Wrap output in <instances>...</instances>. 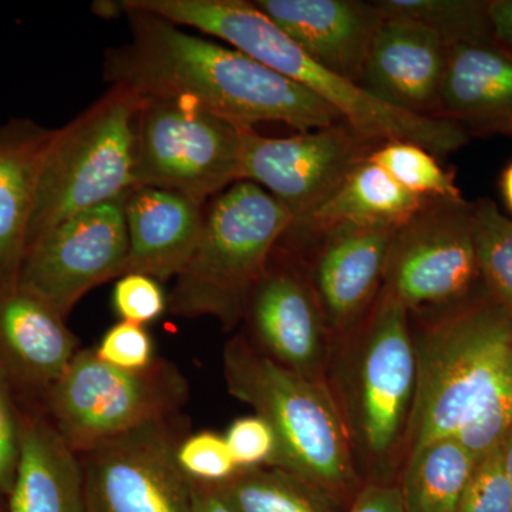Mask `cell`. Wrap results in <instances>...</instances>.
I'll use <instances>...</instances> for the list:
<instances>
[{
    "label": "cell",
    "mask_w": 512,
    "mask_h": 512,
    "mask_svg": "<svg viewBox=\"0 0 512 512\" xmlns=\"http://www.w3.org/2000/svg\"><path fill=\"white\" fill-rule=\"evenodd\" d=\"M480 286L470 202L431 200L394 231L383 288L409 313L439 318L488 296Z\"/></svg>",
    "instance_id": "10"
},
{
    "label": "cell",
    "mask_w": 512,
    "mask_h": 512,
    "mask_svg": "<svg viewBox=\"0 0 512 512\" xmlns=\"http://www.w3.org/2000/svg\"><path fill=\"white\" fill-rule=\"evenodd\" d=\"M436 116L512 131V53L498 45L448 47Z\"/></svg>",
    "instance_id": "21"
},
{
    "label": "cell",
    "mask_w": 512,
    "mask_h": 512,
    "mask_svg": "<svg viewBox=\"0 0 512 512\" xmlns=\"http://www.w3.org/2000/svg\"><path fill=\"white\" fill-rule=\"evenodd\" d=\"M430 201L404 190L367 157L308 220L286 234H320L338 225L396 231L413 220Z\"/></svg>",
    "instance_id": "23"
},
{
    "label": "cell",
    "mask_w": 512,
    "mask_h": 512,
    "mask_svg": "<svg viewBox=\"0 0 512 512\" xmlns=\"http://www.w3.org/2000/svg\"><path fill=\"white\" fill-rule=\"evenodd\" d=\"M212 487L235 512H348L328 491L285 468L241 470Z\"/></svg>",
    "instance_id": "25"
},
{
    "label": "cell",
    "mask_w": 512,
    "mask_h": 512,
    "mask_svg": "<svg viewBox=\"0 0 512 512\" xmlns=\"http://www.w3.org/2000/svg\"><path fill=\"white\" fill-rule=\"evenodd\" d=\"M20 440L8 512H86L82 461L56 427L26 419Z\"/></svg>",
    "instance_id": "22"
},
{
    "label": "cell",
    "mask_w": 512,
    "mask_h": 512,
    "mask_svg": "<svg viewBox=\"0 0 512 512\" xmlns=\"http://www.w3.org/2000/svg\"><path fill=\"white\" fill-rule=\"evenodd\" d=\"M141 103L133 90L111 86L76 119L56 128L40 170L26 252L74 215L133 190Z\"/></svg>",
    "instance_id": "7"
},
{
    "label": "cell",
    "mask_w": 512,
    "mask_h": 512,
    "mask_svg": "<svg viewBox=\"0 0 512 512\" xmlns=\"http://www.w3.org/2000/svg\"><path fill=\"white\" fill-rule=\"evenodd\" d=\"M348 512H404L397 483L363 485Z\"/></svg>",
    "instance_id": "36"
},
{
    "label": "cell",
    "mask_w": 512,
    "mask_h": 512,
    "mask_svg": "<svg viewBox=\"0 0 512 512\" xmlns=\"http://www.w3.org/2000/svg\"><path fill=\"white\" fill-rule=\"evenodd\" d=\"M447 56L446 43L433 30L414 20L384 18L357 84L393 109L436 116Z\"/></svg>",
    "instance_id": "16"
},
{
    "label": "cell",
    "mask_w": 512,
    "mask_h": 512,
    "mask_svg": "<svg viewBox=\"0 0 512 512\" xmlns=\"http://www.w3.org/2000/svg\"><path fill=\"white\" fill-rule=\"evenodd\" d=\"M167 420L83 453L86 512H194V481L177 463Z\"/></svg>",
    "instance_id": "13"
},
{
    "label": "cell",
    "mask_w": 512,
    "mask_h": 512,
    "mask_svg": "<svg viewBox=\"0 0 512 512\" xmlns=\"http://www.w3.org/2000/svg\"><path fill=\"white\" fill-rule=\"evenodd\" d=\"M0 512H3V508L2 507H0Z\"/></svg>",
    "instance_id": "41"
},
{
    "label": "cell",
    "mask_w": 512,
    "mask_h": 512,
    "mask_svg": "<svg viewBox=\"0 0 512 512\" xmlns=\"http://www.w3.org/2000/svg\"><path fill=\"white\" fill-rule=\"evenodd\" d=\"M490 19L495 43L512 53V0H491Z\"/></svg>",
    "instance_id": "37"
},
{
    "label": "cell",
    "mask_w": 512,
    "mask_h": 512,
    "mask_svg": "<svg viewBox=\"0 0 512 512\" xmlns=\"http://www.w3.org/2000/svg\"><path fill=\"white\" fill-rule=\"evenodd\" d=\"M457 512H512V485L505 476L501 447L477 461Z\"/></svg>",
    "instance_id": "31"
},
{
    "label": "cell",
    "mask_w": 512,
    "mask_h": 512,
    "mask_svg": "<svg viewBox=\"0 0 512 512\" xmlns=\"http://www.w3.org/2000/svg\"><path fill=\"white\" fill-rule=\"evenodd\" d=\"M417 387L407 454L456 437L512 369V313L484 296L416 335Z\"/></svg>",
    "instance_id": "5"
},
{
    "label": "cell",
    "mask_w": 512,
    "mask_h": 512,
    "mask_svg": "<svg viewBox=\"0 0 512 512\" xmlns=\"http://www.w3.org/2000/svg\"><path fill=\"white\" fill-rule=\"evenodd\" d=\"M126 198L74 215L28 249L18 285L63 318L104 282L124 275L128 255Z\"/></svg>",
    "instance_id": "12"
},
{
    "label": "cell",
    "mask_w": 512,
    "mask_h": 512,
    "mask_svg": "<svg viewBox=\"0 0 512 512\" xmlns=\"http://www.w3.org/2000/svg\"><path fill=\"white\" fill-rule=\"evenodd\" d=\"M328 386L363 484H396L407 453L417 357L410 313L387 289L359 328L333 345Z\"/></svg>",
    "instance_id": "3"
},
{
    "label": "cell",
    "mask_w": 512,
    "mask_h": 512,
    "mask_svg": "<svg viewBox=\"0 0 512 512\" xmlns=\"http://www.w3.org/2000/svg\"><path fill=\"white\" fill-rule=\"evenodd\" d=\"M22 421L16 416L9 377L0 367V498H8L15 484L20 458Z\"/></svg>",
    "instance_id": "35"
},
{
    "label": "cell",
    "mask_w": 512,
    "mask_h": 512,
    "mask_svg": "<svg viewBox=\"0 0 512 512\" xmlns=\"http://www.w3.org/2000/svg\"><path fill=\"white\" fill-rule=\"evenodd\" d=\"M62 315L18 284L0 285V367L30 386L52 387L79 352Z\"/></svg>",
    "instance_id": "19"
},
{
    "label": "cell",
    "mask_w": 512,
    "mask_h": 512,
    "mask_svg": "<svg viewBox=\"0 0 512 512\" xmlns=\"http://www.w3.org/2000/svg\"><path fill=\"white\" fill-rule=\"evenodd\" d=\"M292 222L288 208L251 181L221 192L205 211L190 262L175 278L170 311L183 318L211 316L234 329Z\"/></svg>",
    "instance_id": "6"
},
{
    "label": "cell",
    "mask_w": 512,
    "mask_h": 512,
    "mask_svg": "<svg viewBox=\"0 0 512 512\" xmlns=\"http://www.w3.org/2000/svg\"><path fill=\"white\" fill-rule=\"evenodd\" d=\"M178 466L194 483L217 485L238 473L227 441L214 431L192 434L175 451Z\"/></svg>",
    "instance_id": "30"
},
{
    "label": "cell",
    "mask_w": 512,
    "mask_h": 512,
    "mask_svg": "<svg viewBox=\"0 0 512 512\" xmlns=\"http://www.w3.org/2000/svg\"><path fill=\"white\" fill-rule=\"evenodd\" d=\"M476 466L454 437L410 451L397 478L404 512H457Z\"/></svg>",
    "instance_id": "24"
},
{
    "label": "cell",
    "mask_w": 512,
    "mask_h": 512,
    "mask_svg": "<svg viewBox=\"0 0 512 512\" xmlns=\"http://www.w3.org/2000/svg\"><path fill=\"white\" fill-rule=\"evenodd\" d=\"M178 26L200 30L281 73L326 101L359 136L382 144L410 141L447 156L468 143L467 128L436 116H417L387 106L302 52L254 2L247 0H124Z\"/></svg>",
    "instance_id": "2"
},
{
    "label": "cell",
    "mask_w": 512,
    "mask_h": 512,
    "mask_svg": "<svg viewBox=\"0 0 512 512\" xmlns=\"http://www.w3.org/2000/svg\"><path fill=\"white\" fill-rule=\"evenodd\" d=\"M49 390L57 431L83 454L138 427L167 420L187 399L188 384L167 360L130 372L84 349Z\"/></svg>",
    "instance_id": "8"
},
{
    "label": "cell",
    "mask_w": 512,
    "mask_h": 512,
    "mask_svg": "<svg viewBox=\"0 0 512 512\" xmlns=\"http://www.w3.org/2000/svg\"><path fill=\"white\" fill-rule=\"evenodd\" d=\"M501 192L507 207L512 211V163L503 171L501 175Z\"/></svg>",
    "instance_id": "40"
},
{
    "label": "cell",
    "mask_w": 512,
    "mask_h": 512,
    "mask_svg": "<svg viewBox=\"0 0 512 512\" xmlns=\"http://www.w3.org/2000/svg\"><path fill=\"white\" fill-rule=\"evenodd\" d=\"M194 512H235L210 484L194 483Z\"/></svg>",
    "instance_id": "38"
},
{
    "label": "cell",
    "mask_w": 512,
    "mask_h": 512,
    "mask_svg": "<svg viewBox=\"0 0 512 512\" xmlns=\"http://www.w3.org/2000/svg\"><path fill=\"white\" fill-rule=\"evenodd\" d=\"M501 457H503V467L505 476L512 485V430L508 434L507 439L501 444Z\"/></svg>",
    "instance_id": "39"
},
{
    "label": "cell",
    "mask_w": 512,
    "mask_h": 512,
    "mask_svg": "<svg viewBox=\"0 0 512 512\" xmlns=\"http://www.w3.org/2000/svg\"><path fill=\"white\" fill-rule=\"evenodd\" d=\"M473 235L478 266L488 298L512 313V220L497 204H473Z\"/></svg>",
    "instance_id": "28"
},
{
    "label": "cell",
    "mask_w": 512,
    "mask_h": 512,
    "mask_svg": "<svg viewBox=\"0 0 512 512\" xmlns=\"http://www.w3.org/2000/svg\"><path fill=\"white\" fill-rule=\"evenodd\" d=\"M369 160L383 168L404 190L426 200L464 201L456 175L447 171L431 151L410 141H386Z\"/></svg>",
    "instance_id": "27"
},
{
    "label": "cell",
    "mask_w": 512,
    "mask_h": 512,
    "mask_svg": "<svg viewBox=\"0 0 512 512\" xmlns=\"http://www.w3.org/2000/svg\"><path fill=\"white\" fill-rule=\"evenodd\" d=\"M96 356L117 369L140 372L153 366L154 343L148 330L136 323L121 322L111 326L99 346L93 349Z\"/></svg>",
    "instance_id": "33"
},
{
    "label": "cell",
    "mask_w": 512,
    "mask_h": 512,
    "mask_svg": "<svg viewBox=\"0 0 512 512\" xmlns=\"http://www.w3.org/2000/svg\"><path fill=\"white\" fill-rule=\"evenodd\" d=\"M241 131L194 101L143 97L134 187L180 192L204 205L238 183Z\"/></svg>",
    "instance_id": "9"
},
{
    "label": "cell",
    "mask_w": 512,
    "mask_h": 512,
    "mask_svg": "<svg viewBox=\"0 0 512 512\" xmlns=\"http://www.w3.org/2000/svg\"><path fill=\"white\" fill-rule=\"evenodd\" d=\"M373 146L345 121L289 137H265L242 128L239 181L268 191L291 212L295 228L370 156Z\"/></svg>",
    "instance_id": "11"
},
{
    "label": "cell",
    "mask_w": 512,
    "mask_h": 512,
    "mask_svg": "<svg viewBox=\"0 0 512 512\" xmlns=\"http://www.w3.org/2000/svg\"><path fill=\"white\" fill-rule=\"evenodd\" d=\"M121 9L130 40L106 53L103 74L111 86L141 97L194 101L239 128L282 123L309 131L343 121L301 84L234 47L191 35L143 10Z\"/></svg>",
    "instance_id": "1"
},
{
    "label": "cell",
    "mask_w": 512,
    "mask_h": 512,
    "mask_svg": "<svg viewBox=\"0 0 512 512\" xmlns=\"http://www.w3.org/2000/svg\"><path fill=\"white\" fill-rule=\"evenodd\" d=\"M222 363L229 394L274 429V467L319 485L349 510L365 484L328 384L296 375L244 338L229 340Z\"/></svg>",
    "instance_id": "4"
},
{
    "label": "cell",
    "mask_w": 512,
    "mask_h": 512,
    "mask_svg": "<svg viewBox=\"0 0 512 512\" xmlns=\"http://www.w3.org/2000/svg\"><path fill=\"white\" fill-rule=\"evenodd\" d=\"M254 5L306 55L359 83L383 23L375 3L359 0H255Z\"/></svg>",
    "instance_id": "17"
},
{
    "label": "cell",
    "mask_w": 512,
    "mask_h": 512,
    "mask_svg": "<svg viewBox=\"0 0 512 512\" xmlns=\"http://www.w3.org/2000/svg\"><path fill=\"white\" fill-rule=\"evenodd\" d=\"M383 18L414 20L441 37L447 47L497 45L484 0H377Z\"/></svg>",
    "instance_id": "26"
},
{
    "label": "cell",
    "mask_w": 512,
    "mask_h": 512,
    "mask_svg": "<svg viewBox=\"0 0 512 512\" xmlns=\"http://www.w3.org/2000/svg\"><path fill=\"white\" fill-rule=\"evenodd\" d=\"M394 231L338 225L320 232L308 281L333 345L359 328L383 289Z\"/></svg>",
    "instance_id": "14"
},
{
    "label": "cell",
    "mask_w": 512,
    "mask_h": 512,
    "mask_svg": "<svg viewBox=\"0 0 512 512\" xmlns=\"http://www.w3.org/2000/svg\"><path fill=\"white\" fill-rule=\"evenodd\" d=\"M55 131L29 119L0 127V285L18 284L40 170Z\"/></svg>",
    "instance_id": "20"
},
{
    "label": "cell",
    "mask_w": 512,
    "mask_h": 512,
    "mask_svg": "<svg viewBox=\"0 0 512 512\" xmlns=\"http://www.w3.org/2000/svg\"><path fill=\"white\" fill-rule=\"evenodd\" d=\"M512 430V369L498 384L480 412L458 431L454 439L480 461L501 447Z\"/></svg>",
    "instance_id": "29"
},
{
    "label": "cell",
    "mask_w": 512,
    "mask_h": 512,
    "mask_svg": "<svg viewBox=\"0 0 512 512\" xmlns=\"http://www.w3.org/2000/svg\"><path fill=\"white\" fill-rule=\"evenodd\" d=\"M224 437L239 471L275 466L278 440L268 421L258 414L232 421Z\"/></svg>",
    "instance_id": "32"
},
{
    "label": "cell",
    "mask_w": 512,
    "mask_h": 512,
    "mask_svg": "<svg viewBox=\"0 0 512 512\" xmlns=\"http://www.w3.org/2000/svg\"><path fill=\"white\" fill-rule=\"evenodd\" d=\"M113 308L124 322L146 326L163 315L167 299L157 279L133 272L114 286Z\"/></svg>",
    "instance_id": "34"
},
{
    "label": "cell",
    "mask_w": 512,
    "mask_h": 512,
    "mask_svg": "<svg viewBox=\"0 0 512 512\" xmlns=\"http://www.w3.org/2000/svg\"><path fill=\"white\" fill-rule=\"evenodd\" d=\"M204 217V205L180 192L134 187L126 198L124 275L136 272L158 282L177 278L197 248Z\"/></svg>",
    "instance_id": "18"
},
{
    "label": "cell",
    "mask_w": 512,
    "mask_h": 512,
    "mask_svg": "<svg viewBox=\"0 0 512 512\" xmlns=\"http://www.w3.org/2000/svg\"><path fill=\"white\" fill-rule=\"evenodd\" d=\"M259 349L279 365L328 384L333 340L311 284L288 268H268L247 315Z\"/></svg>",
    "instance_id": "15"
}]
</instances>
